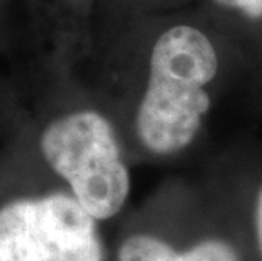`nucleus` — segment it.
Here are the masks:
<instances>
[{"instance_id": "nucleus-1", "label": "nucleus", "mask_w": 262, "mask_h": 261, "mask_svg": "<svg viewBox=\"0 0 262 261\" xmlns=\"http://www.w3.org/2000/svg\"><path fill=\"white\" fill-rule=\"evenodd\" d=\"M219 54L202 31L174 26L156 41L136 112V136L152 158H172L196 141L210 112Z\"/></svg>"}, {"instance_id": "nucleus-2", "label": "nucleus", "mask_w": 262, "mask_h": 261, "mask_svg": "<svg viewBox=\"0 0 262 261\" xmlns=\"http://www.w3.org/2000/svg\"><path fill=\"white\" fill-rule=\"evenodd\" d=\"M41 153L68 192L95 220H110L130 197L132 176L107 117L97 110H75L46 126Z\"/></svg>"}, {"instance_id": "nucleus-3", "label": "nucleus", "mask_w": 262, "mask_h": 261, "mask_svg": "<svg viewBox=\"0 0 262 261\" xmlns=\"http://www.w3.org/2000/svg\"><path fill=\"white\" fill-rule=\"evenodd\" d=\"M0 261H105L98 220L70 192L12 200L0 209Z\"/></svg>"}, {"instance_id": "nucleus-4", "label": "nucleus", "mask_w": 262, "mask_h": 261, "mask_svg": "<svg viewBox=\"0 0 262 261\" xmlns=\"http://www.w3.org/2000/svg\"><path fill=\"white\" fill-rule=\"evenodd\" d=\"M115 261H250L230 215L168 222L129 231L117 246Z\"/></svg>"}, {"instance_id": "nucleus-5", "label": "nucleus", "mask_w": 262, "mask_h": 261, "mask_svg": "<svg viewBox=\"0 0 262 261\" xmlns=\"http://www.w3.org/2000/svg\"><path fill=\"white\" fill-rule=\"evenodd\" d=\"M232 222L241 232L250 261H262V175L245 176L238 187Z\"/></svg>"}, {"instance_id": "nucleus-6", "label": "nucleus", "mask_w": 262, "mask_h": 261, "mask_svg": "<svg viewBox=\"0 0 262 261\" xmlns=\"http://www.w3.org/2000/svg\"><path fill=\"white\" fill-rule=\"evenodd\" d=\"M227 9L238 10L249 19H262V0H215Z\"/></svg>"}]
</instances>
